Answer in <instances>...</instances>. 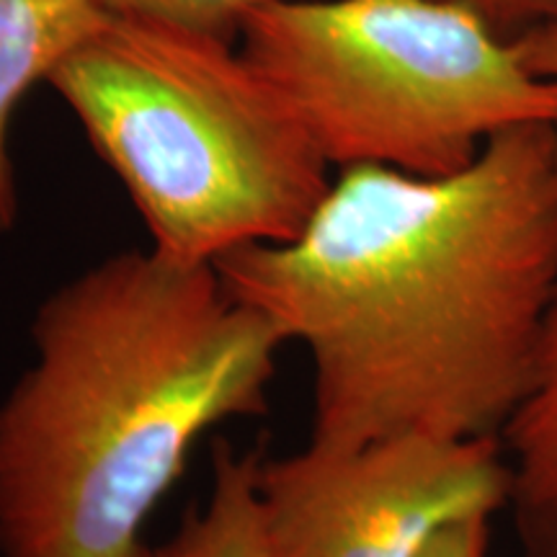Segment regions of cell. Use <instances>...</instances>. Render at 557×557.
I'll use <instances>...</instances> for the list:
<instances>
[{"mask_svg": "<svg viewBox=\"0 0 557 557\" xmlns=\"http://www.w3.org/2000/svg\"><path fill=\"white\" fill-rule=\"evenodd\" d=\"M214 269L308 351L310 442L500 438L557 292V122L442 176L338 169L302 233Z\"/></svg>", "mask_w": 557, "mask_h": 557, "instance_id": "cell-1", "label": "cell"}, {"mask_svg": "<svg viewBox=\"0 0 557 557\" xmlns=\"http://www.w3.org/2000/svg\"><path fill=\"white\" fill-rule=\"evenodd\" d=\"M513 50L529 73L557 86V18L513 39Z\"/></svg>", "mask_w": 557, "mask_h": 557, "instance_id": "cell-12", "label": "cell"}, {"mask_svg": "<svg viewBox=\"0 0 557 557\" xmlns=\"http://www.w3.org/2000/svg\"><path fill=\"white\" fill-rule=\"evenodd\" d=\"M47 86L173 261L287 243L331 189L333 165L233 39L107 16Z\"/></svg>", "mask_w": 557, "mask_h": 557, "instance_id": "cell-3", "label": "cell"}, {"mask_svg": "<svg viewBox=\"0 0 557 557\" xmlns=\"http://www.w3.org/2000/svg\"><path fill=\"white\" fill-rule=\"evenodd\" d=\"M107 13L96 0H0V235L18 225L21 191L11 152L18 103L47 83Z\"/></svg>", "mask_w": 557, "mask_h": 557, "instance_id": "cell-6", "label": "cell"}, {"mask_svg": "<svg viewBox=\"0 0 557 557\" xmlns=\"http://www.w3.org/2000/svg\"><path fill=\"white\" fill-rule=\"evenodd\" d=\"M107 16L150 18L238 41L248 13L278 0H96Z\"/></svg>", "mask_w": 557, "mask_h": 557, "instance_id": "cell-9", "label": "cell"}, {"mask_svg": "<svg viewBox=\"0 0 557 557\" xmlns=\"http://www.w3.org/2000/svg\"><path fill=\"white\" fill-rule=\"evenodd\" d=\"M238 45L333 169L442 176L498 132L557 122V86L442 0H278L248 13Z\"/></svg>", "mask_w": 557, "mask_h": 557, "instance_id": "cell-4", "label": "cell"}, {"mask_svg": "<svg viewBox=\"0 0 557 557\" xmlns=\"http://www.w3.org/2000/svg\"><path fill=\"white\" fill-rule=\"evenodd\" d=\"M500 444L521 557H557V292L532 382Z\"/></svg>", "mask_w": 557, "mask_h": 557, "instance_id": "cell-7", "label": "cell"}, {"mask_svg": "<svg viewBox=\"0 0 557 557\" xmlns=\"http://www.w3.org/2000/svg\"><path fill=\"white\" fill-rule=\"evenodd\" d=\"M478 16L500 39L513 41L557 18V0H442Z\"/></svg>", "mask_w": 557, "mask_h": 557, "instance_id": "cell-10", "label": "cell"}, {"mask_svg": "<svg viewBox=\"0 0 557 557\" xmlns=\"http://www.w3.org/2000/svg\"><path fill=\"white\" fill-rule=\"evenodd\" d=\"M506 500L500 438L308 442L259 468L267 557H418L442 529L496 517Z\"/></svg>", "mask_w": 557, "mask_h": 557, "instance_id": "cell-5", "label": "cell"}, {"mask_svg": "<svg viewBox=\"0 0 557 557\" xmlns=\"http://www.w3.org/2000/svg\"><path fill=\"white\" fill-rule=\"evenodd\" d=\"M261 449L230 442L212 447V487L199 508L160 545H145L139 557H267L263 542L259 468Z\"/></svg>", "mask_w": 557, "mask_h": 557, "instance_id": "cell-8", "label": "cell"}, {"mask_svg": "<svg viewBox=\"0 0 557 557\" xmlns=\"http://www.w3.org/2000/svg\"><path fill=\"white\" fill-rule=\"evenodd\" d=\"M0 398V557H139L199 438L263 416L287 346L207 263L120 250L37 305Z\"/></svg>", "mask_w": 557, "mask_h": 557, "instance_id": "cell-2", "label": "cell"}, {"mask_svg": "<svg viewBox=\"0 0 557 557\" xmlns=\"http://www.w3.org/2000/svg\"><path fill=\"white\" fill-rule=\"evenodd\" d=\"M493 517L455 521L436 534L418 557H487Z\"/></svg>", "mask_w": 557, "mask_h": 557, "instance_id": "cell-11", "label": "cell"}]
</instances>
